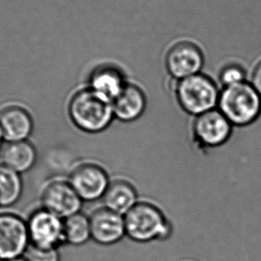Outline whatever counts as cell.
<instances>
[{"label":"cell","instance_id":"obj_1","mask_svg":"<svg viewBox=\"0 0 261 261\" xmlns=\"http://www.w3.org/2000/svg\"><path fill=\"white\" fill-rule=\"evenodd\" d=\"M67 113L73 125L89 135L101 134L116 121L112 103L89 87L74 92L68 102Z\"/></svg>","mask_w":261,"mask_h":261},{"label":"cell","instance_id":"obj_2","mask_svg":"<svg viewBox=\"0 0 261 261\" xmlns=\"http://www.w3.org/2000/svg\"><path fill=\"white\" fill-rule=\"evenodd\" d=\"M123 218L126 237L135 243L164 241L173 232V225L162 210L148 200H139Z\"/></svg>","mask_w":261,"mask_h":261},{"label":"cell","instance_id":"obj_3","mask_svg":"<svg viewBox=\"0 0 261 261\" xmlns=\"http://www.w3.org/2000/svg\"><path fill=\"white\" fill-rule=\"evenodd\" d=\"M218 109L236 128L253 124L261 116V95L249 82L224 88Z\"/></svg>","mask_w":261,"mask_h":261},{"label":"cell","instance_id":"obj_4","mask_svg":"<svg viewBox=\"0 0 261 261\" xmlns=\"http://www.w3.org/2000/svg\"><path fill=\"white\" fill-rule=\"evenodd\" d=\"M220 91L214 81L202 73L177 81L175 88L181 109L193 117L218 109Z\"/></svg>","mask_w":261,"mask_h":261},{"label":"cell","instance_id":"obj_5","mask_svg":"<svg viewBox=\"0 0 261 261\" xmlns=\"http://www.w3.org/2000/svg\"><path fill=\"white\" fill-rule=\"evenodd\" d=\"M234 127L218 109L193 117L190 134L197 147L202 149H218L231 139Z\"/></svg>","mask_w":261,"mask_h":261},{"label":"cell","instance_id":"obj_6","mask_svg":"<svg viewBox=\"0 0 261 261\" xmlns=\"http://www.w3.org/2000/svg\"><path fill=\"white\" fill-rule=\"evenodd\" d=\"M67 180L84 202L102 200L111 181L105 167L94 161L77 164Z\"/></svg>","mask_w":261,"mask_h":261},{"label":"cell","instance_id":"obj_7","mask_svg":"<svg viewBox=\"0 0 261 261\" xmlns=\"http://www.w3.org/2000/svg\"><path fill=\"white\" fill-rule=\"evenodd\" d=\"M84 203L67 178L47 181L40 193V207L64 220L82 212Z\"/></svg>","mask_w":261,"mask_h":261},{"label":"cell","instance_id":"obj_8","mask_svg":"<svg viewBox=\"0 0 261 261\" xmlns=\"http://www.w3.org/2000/svg\"><path fill=\"white\" fill-rule=\"evenodd\" d=\"M30 242L33 246L43 249H58L66 245L64 219L39 207L26 219Z\"/></svg>","mask_w":261,"mask_h":261},{"label":"cell","instance_id":"obj_9","mask_svg":"<svg viewBox=\"0 0 261 261\" xmlns=\"http://www.w3.org/2000/svg\"><path fill=\"white\" fill-rule=\"evenodd\" d=\"M30 245L26 219L9 211L0 212V261L23 257Z\"/></svg>","mask_w":261,"mask_h":261},{"label":"cell","instance_id":"obj_10","mask_svg":"<svg viewBox=\"0 0 261 261\" xmlns=\"http://www.w3.org/2000/svg\"><path fill=\"white\" fill-rule=\"evenodd\" d=\"M166 65L171 76L175 80H182L202 72L203 54L195 44L179 40L167 50Z\"/></svg>","mask_w":261,"mask_h":261},{"label":"cell","instance_id":"obj_11","mask_svg":"<svg viewBox=\"0 0 261 261\" xmlns=\"http://www.w3.org/2000/svg\"><path fill=\"white\" fill-rule=\"evenodd\" d=\"M128 84L125 72L118 64L102 61L91 70L87 87L112 103Z\"/></svg>","mask_w":261,"mask_h":261},{"label":"cell","instance_id":"obj_12","mask_svg":"<svg viewBox=\"0 0 261 261\" xmlns=\"http://www.w3.org/2000/svg\"><path fill=\"white\" fill-rule=\"evenodd\" d=\"M90 217L91 240L101 246H111L126 236L122 215L102 206L91 212Z\"/></svg>","mask_w":261,"mask_h":261},{"label":"cell","instance_id":"obj_13","mask_svg":"<svg viewBox=\"0 0 261 261\" xmlns=\"http://www.w3.org/2000/svg\"><path fill=\"white\" fill-rule=\"evenodd\" d=\"M0 128L5 142L29 141L34 130V119L24 106L8 104L0 109Z\"/></svg>","mask_w":261,"mask_h":261},{"label":"cell","instance_id":"obj_14","mask_svg":"<svg viewBox=\"0 0 261 261\" xmlns=\"http://www.w3.org/2000/svg\"><path fill=\"white\" fill-rule=\"evenodd\" d=\"M115 119L118 123H133L142 118L147 109V98L138 85L129 83L112 102Z\"/></svg>","mask_w":261,"mask_h":261},{"label":"cell","instance_id":"obj_15","mask_svg":"<svg viewBox=\"0 0 261 261\" xmlns=\"http://www.w3.org/2000/svg\"><path fill=\"white\" fill-rule=\"evenodd\" d=\"M38 152L35 145L30 141L5 142L0 151V163L20 174L32 170L36 165Z\"/></svg>","mask_w":261,"mask_h":261},{"label":"cell","instance_id":"obj_16","mask_svg":"<svg viewBox=\"0 0 261 261\" xmlns=\"http://www.w3.org/2000/svg\"><path fill=\"white\" fill-rule=\"evenodd\" d=\"M138 192L135 185L123 178H115L102 199L103 206L124 216L138 202Z\"/></svg>","mask_w":261,"mask_h":261},{"label":"cell","instance_id":"obj_17","mask_svg":"<svg viewBox=\"0 0 261 261\" xmlns=\"http://www.w3.org/2000/svg\"><path fill=\"white\" fill-rule=\"evenodd\" d=\"M22 174L0 163V207H10L19 202L23 193Z\"/></svg>","mask_w":261,"mask_h":261},{"label":"cell","instance_id":"obj_18","mask_svg":"<svg viewBox=\"0 0 261 261\" xmlns=\"http://www.w3.org/2000/svg\"><path fill=\"white\" fill-rule=\"evenodd\" d=\"M65 243L79 247L91 240L90 217L83 212L73 215L64 220Z\"/></svg>","mask_w":261,"mask_h":261},{"label":"cell","instance_id":"obj_19","mask_svg":"<svg viewBox=\"0 0 261 261\" xmlns=\"http://www.w3.org/2000/svg\"><path fill=\"white\" fill-rule=\"evenodd\" d=\"M249 82V76L245 69L241 65L230 64L222 68L218 74V84L220 90L224 88L233 86L236 84Z\"/></svg>","mask_w":261,"mask_h":261},{"label":"cell","instance_id":"obj_20","mask_svg":"<svg viewBox=\"0 0 261 261\" xmlns=\"http://www.w3.org/2000/svg\"><path fill=\"white\" fill-rule=\"evenodd\" d=\"M23 257L27 261H61V255L58 249H43L32 244Z\"/></svg>","mask_w":261,"mask_h":261},{"label":"cell","instance_id":"obj_21","mask_svg":"<svg viewBox=\"0 0 261 261\" xmlns=\"http://www.w3.org/2000/svg\"><path fill=\"white\" fill-rule=\"evenodd\" d=\"M249 83L252 84V86L261 95V61L258 63V65L254 69Z\"/></svg>","mask_w":261,"mask_h":261},{"label":"cell","instance_id":"obj_22","mask_svg":"<svg viewBox=\"0 0 261 261\" xmlns=\"http://www.w3.org/2000/svg\"><path fill=\"white\" fill-rule=\"evenodd\" d=\"M4 136H3V133H2V130H1V128H0V151H1V149H2V148H3V146H4Z\"/></svg>","mask_w":261,"mask_h":261},{"label":"cell","instance_id":"obj_23","mask_svg":"<svg viewBox=\"0 0 261 261\" xmlns=\"http://www.w3.org/2000/svg\"><path fill=\"white\" fill-rule=\"evenodd\" d=\"M10 261H27L26 260L25 258L24 257H20V258H16V259H14V260H10Z\"/></svg>","mask_w":261,"mask_h":261},{"label":"cell","instance_id":"obj_24","mask_svg":"<svg viewBox=\"0 0 261 261\" xmlns=\"http://www.w3.org/2000/svg\"><path fill=\"white\" fill-rule=\"evenodd\" d=\"M162 3H163V1H162ZM164 8H165V7H164ZM165 10H166V9H165ZM166 13H167V11H166ZM167 17H168V16H167ZM168 20H169V19H168ZM169 22H170V21H169ZM170 24H171V23H170ZM171 26H172V25H171ZM172 29H173V27H172ZM173 31H174V30H173ZM174 36H175V33H174ZM175 38H176V37H175ZM175 41H176V39H175Z\"/></svg>","mask_w":261,"mask_h":261}]
</instances>
